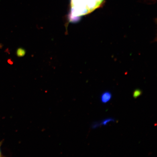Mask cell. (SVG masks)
Wrapping results in <instances>:
<instances>
[{
  "mask_svg": "<svg viewBox=\"0 0 157 157\" xmlns=\"http://www.w3.org/2000/svg\"><path fill=\"white\" fill-rule=\"evenodd\" d=\"M104 0H82L84 11L86 15L89 14L98 8Z\"/></svg>",
  "mask_w": 157,
  "mask_h": 157,
  "instance_id": "obj_1",
  "label": "cell"
},
{
  "mask_svg": "<svg viewBox=\"0 0 157 157\" xmlns=\"http://www.w3.org/2000/svg\"><path fill=\"white\" fill-rule=\"evenodd\" d=\"M112 98V95L110 92L109 91H105L101 94V101L103 103H107L111 101Z\"/></svg>",
  "mask_w": 157,
  "mask_h": 157,
  "instance_id": "obj_2",
  "label": "cell"
},
{
  "mask_svg": "<svg viewBox=\"0 0 157 157\" xmlns=\"http://www.w3.org/2000/svg\"><path fill=\"white\" fill-rule=\"evenodd\" d=\"M142 90L138 89L135 90L133 92V97L135 99H136V98L142 95Z\"/></svg>",
  "mask_w": 157,
  "mask_h": 157,
  "instance_id": "obj_3",
  "label": "cell"
},
{
  "mask_svg": "<svg viewBox=\"0 0 157 157\" xmlns=\"http://www.w3.org/2000/svg\"><path fill=\"white\" fill-rule=\"evenodd\" d=\"M114 121V120L113 118H109L105 119L103 121H102L100 123L99 125H106L108 123L111 122V121Z\"/></svg>",
  "mask_w": 157,
  "mask_h": 157,
  "instance_id": "obj_4",
  "label": "cell"
},
{
  "mask_svg": "<svg viewBox=\"0 0 157 157\" xmlns=\"http://www.w3.org/2000/svg\"><path fill=\"white\" fill-rule=\"evenodd\" d=\"M1 151H0V156H1Z\"/></svg>",
  "mask_w": 157,
  "mask_h": 157,
  "instance_id": "obj_5",
  "label": "cell"
}]
</instances>
